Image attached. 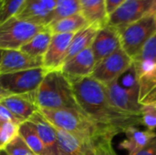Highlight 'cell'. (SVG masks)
I'll list each match as a JSON object with an SVG mask.
<instances>
[{
	"mask_svg": "<svg viewBox=\"0 0 156 155\" xmlns=\"http://www.w3.org/2000/svg\"><path fill=\"white\" fill-rule=\"evenodd\" d=\"M69 79L80 109L104 131L115 137L142 125V116L123 112L112 104L102 83L91 77Z\"/></svg>",
	"mask_w": 156,
	"mask_h": 155,
	"instance_id": "6da1fadb",
	"label": "cell"
},
{
	"mask_svg": "<svg viewBox=\"0 0 156 155\" xmlns=\"http://www.w3.org/2000/svg\"><path fill=\"white\" fill-rule=\"evenodd\" d=\"M34 97L38 110H80L70 80L61 70L49 71L35 91Z\"/></svg>",
	"mask_w": 156,
	"mask_h": 155,
	"instance_id": "7a4b0ae2",
	"label": "cell"
},
{
	"mask_svg": "<svg viewBox=\"0 0 156 155\" xmlns=\"http://www.w3.org/2000/svg\"><path fill=\"white\" fill-rule=\"evenodd\" d=\"M44 117L56 128L84 140L95 142L103 136L113 135L101 129L82 111L77 109L39 110Z\"/></svg>",
	"mask_w": 156,
	"mask_h": 155,
	"instance_id": "3957f363",
	"label": "cell"
},
{
	"mask_svg": "<svg viewBox=\"0 0 156 155\" xmlns=\"http://www.w3.org/2000/svg\"><path fill=\"white\" fill-rule=\"evenodd\" d=\"M47 26L13 16L0 24V50H19Z\"/></svg>",
	"mask_w": 156,
	"mask_h": 155,
	"instance_id": "277c9868",
	"label": "cell"
},
{
	"mask_svg": "<svg viewBox=\"0 0 156 155\" xmlns=\"http://www.w3.org/2000/svg\"><path fill=\"white\" fill-rule=\"evenodd\" d=\"M156 33L153 14L119 29L122 49L132 58L136 57L144 45Z\"/></svg>",
	"mask_w": 156,
	"mask_h": 155,
	"instance_id": "5b68a950",
	"label": "cell"
},
{
	"mask_svg": "<svg viewBox=\"0 0 156 155\" xmlns=\"http://www.w3.org/2000/svg\"><path fill=\"white\" fill-rule=\"evenodd\" d=\"M156 0H125L109 15L108 25L118 30L153 14Z\"/></svg>",
	"mask_w": 156,
	"mask_h": 155,
	"instance_id": "8992f818",
	"label": "cell"
},
{
	"mask_svg": "<svg viewBox=\"0 0 156 155\" xmlns=\"http://www.w3.org/2000/svg\"><path fill=\"white\" fill-rule=\"evenodd\" d=\"M49 71L45 68L0 75V85L11 94H26L37 90Z\"/></svg>",
	"mask_w": 156,
	"mask_h": 155,
	"instance_id": "52a82bcc",
	"label": "cell"
},
{
	"mask_svg": "<svg viewBox=\"0 0 156 155\" xmlns=\"http://www.w3.org/2000/svg\"><path fill=\"white\" fill-rule=\"evenodd\" d=\"M132 64L133 58L121 48L97 62L90 77L103 85H108L116 81Z\"/></svg>",
	"mask_w": 156,
	"mask_h": 155,
	"instance_id": "ba28073f",
	"label": "cell"
},
{
	"mask_svg": "<svg viewBox=\"0 0 156 155\" xmlns=\"http://www.w3.org/2000/svg\"><path fill=\"white\" fill-rule=\"evenodd\" d=\"M74 34H53L47 52L43 56V68L48 71L61 70Z\"/></svg>",
	"mask_w": 156,
	"mask_h": 155,
	"instance_id": "9c48e42d",
	"label": "cell"
},
{
	"mask_svg": "<svg viewBox=\"0 0 156 155\" xmlns=\"http://www.w3.org/2000/svg\"><path fill=\"white\" fill-rule=\"evenodd\" d=\"M57 0H26L16 17L33 24L48 26L52 20Z\"/></svg>",
	"mask_w": 156,
	"mask_h": 155,
	"instance_id": "30bf717a",
	"label": "cell"
},
{
	"mask_svg": "<svg viewBox=\"0 0 156 155\" xmlns=\"http://www.w3.org/2000/svg\"><path fill=\"white\" fill-rule=\"evenodd\" d=\"M43 67V58L32 57L19 50H3L0 75L15 73Z\"/></svg>",
	"mask_w": 156,
	"mask_h": 155,
	"instance_id": "8fae6325",
	"label": "cell"
},
{
	"mask_svg": "<svg viewBox=\"0 0 156 155\" xmlns=\"http://www.w3.org/2000/svg\"><path fill=\"white\" fill-rule=\"evenodd\" d=\"M96 63L122 48L119 30L110 25L101 27L90 47Z\"/></svg>",
	"mask_w": 156,
	"mask_h": 155,
	"instance_id": "7c38bea8",
	"label": "cell"
},
{
	"mask_svg": "<svg viewBox=\"0 0 156 155\" xmlns=\"http://www.w3.org/2000/svg\"><path fill=\"white\" fill-rule=\"evenodd\" d=\"M105 86L108 98L115 108L132 115L141 116L143 106L139 102V93L123 89L117 81H113Z\"/></svg>",
	"mask_w": 156,
	"mask_h": 155,
	"instance_id": "4fadbf2b",
	"label": "cell"
},
{
	"mask_svg": "<svg viewBox=\"0 0 156 155\" xmlns=\"http://www.w3.org/2000/svg\"><path fill=\"white\" fill-rule=\"evenodd\" d=\"M56 132L60 155H96L95 143L98 140H84L58 128Z\"/></svg>",
	"mask_w": 156,
	"mask_h": 155,
	"instance_id": "5bb4252c",
	"label": "cell"
},
{
	"mask_svg": "<svg viewBox=\"0 0 156 155\" xmlns=\"http://www.w3.org/2000/svg\"><path fill=\"white\" fill-rule=\"evenodd\" d=\"M34 92L12 94L0 100V103L8 109L21 122H27L38 110L35 102Z\"/></svg>",
	"mask_w": 156,
	"mask_h": 155,
	"instance_id": "9a60e30c",
	"label": "cell"
},
{
	"mask_svg": "<svg viewBox=\"0 0 156 155\" xmlns=\"http://www.w3.org/2000/svg\"><path fill=\"white\" fill-rule=\"evenodd\" d=\"M96 61L90 48L77 54L62 66L61 71L69 78L90 77Z\"/></svg>",
	"mask_w": 156,
	"mask_h": 155,
	"instance_id": "2e32d148",
	"label": "cell"
},
{
	"mask_svg": "<svg viewBox=\"0 0 156 155\" xmlns=\"http://www.w3.org/2000/svg\"><path fill=\"white\" fill-rule=\"evenodd\" d=\"M37 131V133L51 155H60L56 128L44 117L39 110H37L28 120Z\"/></svg>",
	"mask_w": 156,
	"mask_h": 155,
	"instance_id": "e0dca14e",
	"label": "cell"
},
{
	"mask_svg": "<svg viewBox=\"0 0 156 155\" xmlns=\"http://www.w3.org/2000/svg\"><path fill=\"white\" fill-rule=\"evenodd\" d=\"M80 13L84 16L89 25L99 28L108 25L109 14L106 0H80Z\"/></svg>",
	"mask_w": 156,
	"mask_h": 155,
	"instance_id": "ac0fdd59",
	"label": "cell"
},
{
	"mask_svg": "<svg viewBox=\"0 0 156 155\" xmlns=\"http://www.w3.org/2000/svg\"><path fill=\"white\" fill-rule=\"evenodd\" d=\"M124 133L126 138L120 143V147L127 151L128 155L134 154L144 149L156 134L154 132L142 131L137 127H130Z\"/></svg>",
	"mask_w": 156,
	"mask_h": 155,
	"instance_id": "d6986e66",
	"label": "cell"
},
{
	"mask_svg": "<svg viewBox=\"0 0 156 155\" xmlns=\"http://www.w3.org/2000/svg\"><path fill=\"white\" fill-rule=\"evenodd\" d=\"M99 29L100 28L95 26L89 25L75 33L69 48L66 61H68L77 54L80 53L81 51L90 48Z\"/></svg>",
	"mask_w": 156,
	"mask_h": 155,
	"instance_id": "ffe728a7",
	"label": "cell"
},
{
	"mask_svg": "<svg viewBox=\"0 0 156 155\" xmlns=\"http://www.w3.org/2000/svg\"><path fill=\"white\" fill-rule=\"evenodd\" d=\"M52 32L47 26L37 34H36L27 43H26L20 50L32 57L43 58L48 50L52 38Z\"/></svg>",
	"mask_w": 156,
	"mask_h": 155,
	"instance_id": "44dd1931",
	"label": "cell"
},
{
	"mask_svg": "<svg viewBox=\"0 0 156 155\" xmlns=\"http://www.w3.org/2000/svg\"><path fill=\"white\" fill-rule=\"evenodd\" d=\"M18 135L36 155H51L48 149L38 137L35 126L29 121L19 124Z\"/></svg>",
	"mask_w": 156,
	"mask_h": 155,
	"instance_id": "7402d4cb",
	"label": "cell"
},
{
	"mask_svg": "<svg viewBox=\"0 0 156 155\" xmlns=\"http://www.w3.org/2000/svg\"><path fill=\"white\" fill-rule=\"evenodd\" d=\"M89 26V23L80 14H74L72 16L58 19L48 26L52 34H66L77 33L80 29Z\"/></svg>",
	"mask_w": 156,
	"mask_h": 155,
	"instance_id": "603a6c76",
	"label": "cell"
},
{
	"mask_svg": "<svg viewBox=\"0 0 156 155\" xmlns=\"http://www.w3.org/2000/svg\"><path fill=\"white\" fill-rule=\"evenodd\" d=\"M80 12V0H57L51 23ZM50 23V24H51Z\"/></svg>",
	"mask_w": 156,
	"mask_h": 155,
	"instance_id": "cb8c5ba5",
	"label": "cell"
},
{
	"mask_svg": "<svg viewBox=\"0 0 156 155\" xmlns=\"http://www.w3.org/2000/svg\"><path fill=\"white\" fill-rule=\"evenodd\" d=\"M116 81L123 89L140 94V82L133 64H132Z\"/></svg>",
	"mask_w": 156,
	"mask_h": 155,
	"instance_id": "d4e9b609",
	"label": "cell"
},
{
	"mask_svg": "<svg viewBox=\"0 0 156 155\" xmlns=\"http://www.w3.org/2000/svg\"><path fill=\"white\" fill-rule=\"evenodd\" d=\"M133 61L150 62L156 65V33L144 45L140 52L133 58Z\"/></svg>",
	"mask_w": 156,
	"mask_h": 155,
	"instance_id": "484cf974",
	"label": "cell"
},
{
	"mask_svg": "<svg viewBox=\"0 0 156 155\" xmlns=\"http://www.w3.org/2000/svg\"><path fill=\"white\" fill-rule=\"evenodd\" d=\"M26 0H2L0 8V24L16 16L23 7Z\"/></svg>",
	"mask_w": 156,
	"mask_h": 155,
	"instance_id": "4316f807",
	"label": "cell"
},
{
	"mask_svg": "<svg viewBox=\"0 0 156 155\" xmlns=\"http://www.w3.org/2000/svg\"><path fill=\"white\" fill-rule=\"evenodd\" d=\"M4 151L7 155H36L19 135L6 144Z\"/></svg>",
	"mask_w": 156,
	"mask_h": 155,
	"instance_id": "83f0119b",
	"label": "cell"
},
{
	"mask_svg": "<svg viewBox=\"0 0 156 155\" xmlns=\"http://www.w3.org/2000/svg\"><path fill=\"white\" fill-rule=\"evenodd\" d=\"M18 128L19 124L11 122L2 123L0 128V150H4L6 144L18 135Z\"/></svg>",
	"mask_w": 156,
	"mask_h": 155,
	"instance_id": "f1b7e54d",
	"label": "cell"
},
{
	"mask_svg": "<svg viewBox=\"0 0 156 155\" xmlns=\"http://www.w3.org/2000/svg\"><path fill=\"white\" fill-rule=\"evenodd\" d=\"M141 116H142V125L146 127L147 130L154 132V130L156 129V107L143 106Z\"/></svg>",
	"mask_w": 156,
	"mask_h": 155,
	"instance_id": "f546056e",
	"label": "cell"
},
{
	"mask_svg": "<svg viewBox=\"0 0 156 155\" xmlns=\"http://www.w3.org/2000/svg\"><path fill=\"white\" fill-rule=\"evenodd\" d=\"M112 137L104 136L99 139L95 143L96 155H117L113 149Z\"/></svg>",
	"mask_w": 156,
	"mask_h": 155,
	"instance_id": "4dcf8cb0",
	"label": "cell"
},
{
	"mask_svg": "<svg viewBox=\"0 0 156 155\" xmlns=\"http://www.w3.org/2000/svg\"><path fill=\"white\" fill-rule=\"evenodd\" d=\"M139 102L142 106L156 107V83L139 98Z\"/></svg>",
	"mask_w": 156,
	"mask_h": 155,
	"instance_id": "1f68e13d",
	"label": "cell"
},
{
	"mask_svg": "<svg viewBox=\"0 0 156 155\" xmlns=\"http://www.w3.org/2000/svg\"><path fill=\"white\" fill-rule=\"evenodd\" d=\"M0 122H11L17 123V124H21L22 123L8 109H6L1 103H0Z\"/></svg>",
	"mask_w": 156,
	"mask_h": 155,
	"instance_id": "d6a6232c",
	"label": "cell"
},
{
	"mask_svg": "<svg viewBox=\"0 0 156 155\" xmlns=\"http://www.w3.org/2000/svg\"><path fill=\"white\" fill-rule=\"evenodd\" d=\"M133 155H156V134L144 149Z\"/></svg>",
	"mask_w": 156,
	"mask_h": 155,
	"instance_id": "836d02e7",
	"label": "cell"
},
{
	"mask_svg": "<svg viewBox=\"0 0 156 155\" xmlns=\"http://www.w3.org/2000/svg\"><path fill=\"white\" fill-rule=\"evenodd\" d=\"M125 0H106V6H107L108 14L110 15L111 13H112Z\"/></svg>",
	"mask_w": 156,
	"mask_h": 155,
	"instance_id": "e575fe53",
	"label": "cell"
},
{
	"mask_svg": "<svg viewBox=\"0 0 156 155\" xmlns=\"http://www.w3.org/2000/svg\"><path fill=\"white\" fill-rule=\"evenodd\" d=\"M10 95H12L10 92H8L7 90H5L1 85H0V100H2L3 98H5V97H7V96H10Z\"/></svg>",
	"mask_w": 156,
	"mask_h": 155,
	"instance_id": "d590c367",
	"label": "cell"
},
{
	"mask_svg": "<svg viewBox=\"0 0 156 155\" xmlns=\"http://www.w3.org/2000/svg\"><path fill=\"white\" fill-rule=\"evenodd\" d=\"M153 15H154V20H155L156 23V3L155 5H154V10H153Z\"/></svg>",
	"mask_w": 156,
	"mask_h": 155,
	"instance_id": "8d00e7d4",
	"label": "cell"
},
{
	"mask_svg": "<svg viewBox=\"0 0 156 155\" xmlns=\"http://www.w3.org/2000/svg\"><path fill=\"white\" fill-rule=\"evenodd\" d=\"M0 155H7L4 150H0Z\"/></svg>",
	"mask_w": 156,
	"mask_h": 155,
	"instance_id": "74e56055",
	"label": "cell"
},
{
	"mask_svg": "<svg viewBox=\"0 0 156 155\" xmlns=\"http://www.w3.org/2000/svg\"><path fill=\"white\" fill-rule=\"evenodd\" d=\"M1 58H2V50H0V62H1Z\"/></svg>",
	"mask_w": 156,
	"mask_h": 155,
	"instance_id": "f35d334b",
	"label": "cell"
},
{
	"mask_svg": "<svg viewBox=\"0 0 156 155\" xmlns=\"http://www.w3.org/2000/svg\"><path fill=\"white\" fill-rule=\"evenodd\" d=\"M1 5H2V0H0V8H1Z\"/></svg>",
	"mask_w": 156,
	"mask_h": 155,
	"instance_id": "ab89813d",
	"label": "cell"
},
{
	"mask_svg": "<svg viewBox=\"0 0 156 155\" xmlns=\"http://www.w3.org/2000/svg\"><path fill=\"white\" fill-rule=\"evenodd\" d=\"M2 123H3V122H0V128H1V126H2Z\"/></svg>",
	"mask_w": 156,
	"mask_h": 155,
	"instance_id": "60d3db41",
	"label": "cell"
}]
</instances>
